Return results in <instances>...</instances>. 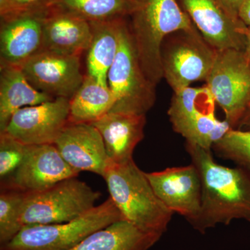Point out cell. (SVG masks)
<instances>
[{
	"label": "cell",
	"instance_id": "obj_19",
	"mask_svg": "<svg viewBox=\"0 0 250 250\" xmlns=\"http://www.w3.org/2000/svg\"><path fill=\"white\" fill-rule=\"evenodd\" d=\"M161 236L120 220L92 233L70 250H149Z\"/></svg>",
	"mask_w": 250,
	"mask_h": 250
},
{
	"label": "cell",
	"instance_id": "obj_9",
	"mask_svg": "<svg viewBox=\"0 0 250 250\" xmlns=\"http://www.w3.org/2000/svg\"><path fill=\"white\" fill-rule=\"evenodd\" d=\"M70 99L50 101L18 110L3 132L27 146L55 144L69 124Z\"/></svg>",
	"mask_w": 250,
	"mask_h": 250
},
{
	"label": "cell",
	"instance_id": "obj_26",
	"mask_svg": "<svg viewBox=\"0 0 250 250\" xmlns=\"http://www.w3.org/2000/svg\"><path fill=\"white\" fill-rule=\"evenodd\" d=\"M212 149L218 157L232 161L250 173V129L229 130Z\"/></svg>",
	"mask_w": 250,
	"mask_h": 250
},
{
	"label": "cell",
	"instance_id": "obj_23",
	"mask_svg": "<svg viewBox=\"0 0 250 250\" xmlns=\"http://www.w3.org/2000/svg\"><path fill=\"white\" fill-rule=\"evenodd\" d=\"M215 104L206 85L174 92L167 114L174 131L178 134L186 125L202 114L215 113Z\"/></svg>",
	"mask_w": 250,
	"mask_h": 250
},
{
	"label": "cell",
	"instance_id": "obj_7",
	"mask_svg": "<svg viewBox=\"0 0 250 250\" xmlns=\"http://www.w3.org/2000/svg\"><path fill=\"white\" fill-rule=\"evenodd\" d=\"M217 52L195 25L172 33L166 38L161 47L163 77L174 92L196 81H206Z\"/></svg>",
	"mask_w": 250,
	"mask_h": 250
},
{
	"label": "cell",
	"instance_id": "obj_14",
	"mask_svg": "<svg viewBox=\"0 0 250 250\" xmlns=\"http://www.w3.org/2000/svg\"><path fill=\"white\" fill-rule=\"evenodd\" d=\"M79 173L62 159L55 145L27 146L24 159L9 184L14 190L40 191Z\"/></svg>",
	"mask_w": 250,
	"mask_h": 250
},
{
	"label": "cell",
	"instance_id": "obj_15",
	"mask_svg": "<svg viewBox=\"0 0 250 250\" xmlns=\"http://www.w3.org/2000/svg\"><path fill=\"white\" fill-rule=\"evenodd\" d=\"M59 153L74 170L104 177L112 162L98 130L91 124L69 123L55 143Z\"/></svg>",
	"mask_w": 250,
	"mask_h": 250
},
{
	"label": "cell",
	"instance_id": "obj_17",
	"mask_svg": "<svg viewBox=\"0 0 250 250\" xmlns=\"http://www.w3.org/2000/svg\"><path fill=\"white\" fill-rule=\"evenodd\" d=\"M91 125L101 135L111 162L123 164L133 159L135 148L144 138L146 115L109 112Z\"/></svg>",
	"mask_w": 250,
	"mask_h": 250
},
{
	"label": "cell",
	"instance_id": "obj_10",
	"mask_svg": "<svg viewBox=\"0 0 250 250\" xmlns=\"http://www.w3.org/2000/svg\"><path fill=\"white\" fill-rule=\"evenodd\" d=\"M36 90L52 98L71 99L83 83L80 56L42 50L20 66Z\"/></svg>",
	"mask_w": 250,
	"mask_h": 250
},
{
	"label": "cell",
	"instance_id": "obj_22",
	"mask_svg": "<svg viewBox=\"0 0 250 250\" xmlns=\"http://www.w3.org/2000/svg\"><path fill=\"white\" fill-rule=\"evenodd\" d=\"M139 4V0H52L47 6L88 22H101L131 16Z\"/></svg>",
	"mask_w": 250,
	"mask_h": 250
},
{
	"label": "cell",
	"instance_id": "obj_28",
	"mask_svg": "<svg viewBox=\"0 0 250 250\" xmlns=\"http://www.w3.org/2000/svg\"><path fill=\"white\" fill-rule=\"evenodd\" d=\"M51 1L52 0H12L14 9L13 14L47 6Z\"/></svg>",
	"mask_w": 250,
	"mask_h": 250
},
{
	"label": "cell",
	"instance_id": "obj_24",
	"mask_svg": "<svg viewBox=\"0 0 250 250\" xmlns=\"http://www.w3.org/2000/svg\"><path fill=\"white\" fill-rule=\"evenodd\" d=\"M232 129L226 121H219L215 113H206L189 123L178 133L186 143L212 150L229 130Z\"/></svg>",
	"mask_w": 250,
	"mask_h": 250
},
{
	"label": "cell",
	"instance_id": "obj_31",
	"mask_svg": "<svg viewBox=\"0 0 250 250\" xmlns=\"http://www.w3.org/2000/svg\"><path fill=\"white\" fill-rule=\"evenodd\" d=\"M14 9L12 0H0V16L6 18L14 14Z\"/></svg>",
	"mask_w": 250,
	"mask_h": 250
},
{
	"label": "cell",
	"instance_id": "obj_6",
	"mask_svg": "<svg viewBox=\"0 0 250 250\" xmlns=\"http://www.w3.org/2000/svg\"><path fill=\"white\" fill-rule=\"evenodd\" d=\"M116 103L111 112L146 115L156 101V85L143 71L131 29L122 24L119 47L107 75Z\"/></svg>",
	"mask_w": 250,
	"mask_h": 250
},
{
	"label": "cell",
	"instance_id": "obj_25",
	"mask_svg": "<svg viewBox=\"0 0 250 250\" xmlns=\"http://www.w3.org/2000/svg\"><path fill=\"white\" fill-rule=\"evenodd\" d=\"M24 192L14 189L0 195V246L11 241L21 230Z\"/></svg>",
	"mask_w": 250,
	"mask_h": 250
},
{
	"label": "cell",
	"instance_id": "obj_5",
	"mask_svg": "<svg viewBox=\"0 0 250 250\" xmlns=\"http://www.w3.org/2000/svg\"><path fill=\"white\" fill-rule=\"evenodd\" d=\"M100 197V192L77 177L65 179L40 191L24 192L22 229L71 221L95 207Z\"/></svg>",
	"mask_w": 250,
	"mask_h": 250
},
{
	"label": "cell",
	"instance_id": "obj_30",
	"mask_svg": "<svg viewBox=\"0 0 250 250\" xmlns=\"http://www.w3.org/2000/svg\"><path fill=\"white\" fill-rule=\"evenodd\" d=\"M238 18L248 29L250 28V0H244L238 12Z\"/></svg>",
	"mask_w": 250,
	"mask_h": 250
},
{
	"label": "cell",
	"instance_id": "obj_8",
	"mask_svg": "<svg viewBox=\"0 0 250 250\" xmlns=\"http://www.w3.org/2000/svg\"><path fill=\"white\" fill-rule=\"evenodd\" d=\"M215 104L223 110L232 129L250 106V59L243 50H218L205 81Z\"/></svg>",
	"mask_w": 250,
	"mask_h": 250
},
{
	"label": "cell",
	"instance_id": "obj_12",
	"mask_svg": "<svg viewBox=\"0 0 250 250\" xmlns=\"http://www.w3.org/2000/svg\"><path fill=\"white\" fill-rule=\"evenodd\" d=\"M47 6L1 18V65L21 66L43 50V20Z\"/></svg>",
	"mask_w": 250,
	"mask_h": 250
},
{
	"label": "cell",
	"instance_id": "obj_29",
	"mask_svg": "<svg viewBox=\"0 0 250 250\" xmlns=\"http://www.w3.org/2000/svg\"><path fill=\"white\" fill-rule=\"evenodd\" d=\"M224 9L236 19L238 18V12L244 0H218Z\"/></svg>",
	"mask_w": 250,
	"mask_h": 250
},
{
	"label": "cell",
	"instance_id": "obj_13",
	"mask_svg": "<svg viewBox=\"0 0 250 250\" xmlns=\"http://www.w3.org/2000/svg\"><path fill=\"white\" fill-rule=\"evenodd\" d=\"M184 11L206 41L216 50L245 51L248 28L218 0H181Z\"/></svg>",
	"mask_w": 250,
	"mask_h": 250
},
{
	"label": "cell",
	"instance_id": "obj_1",
	"mask_svg": "<svg viewBox=\"0 0 250 250\" xmlns=\"http://www.w3.org/2000/svg\"><path fill=\"white\" fill-rule=\"evenodd\" d=\"M191 164L202 182L200 216L192 228L205 233L219 224L233 220L250 223V173L242 167H229L215 162L210 149L186 143Z\"/></svg>",
	"mask_w": 250,
	"mask_h": 250
},
{
	"label": "cell",
	"instance_id": "obj_4",
	"mask_svg": "<svg viewBox=\"0 0 250 250\" xmlns=\"http://www.w3.org/2000/svg\"><path fill=\"white\" fill-rule=\"evenodd\" d=\"M123 220L111 197L67 223L24 228L0 250H70L87 236Z\"/></svg>",
	"mask_w": 250,
	"mask_h": 250
},
{
	"label": "cell",
	"instance_id": "obj_21",
	"mask_svg": "<svg viewBox=\"0 0 250 250\" xmlns=\"http://www.w3.org/2000/svg\"><path fill=\"white\" fill-rule=\"evenodd\" d=\"M115 103L114 95L108 85L87 75L70 100L69 123L92 124L111 112Z\"/></svg>",
	"mask_w": 250,
	"mask_h": 250
},
{
	"label": "cell",
	"instance_id": "obj_2",
	"mask_svg": "<svg viewBox=\"0 0 250 250\" xmlns=\"http://www.w3.org/2000/svg\"><path fill=\"white\" fill-rule=\"evenodd\" d=\"M103 178L123 220L147 232H166L174 213L156 195L134 159L123 164L112 163Z\"/></svg>",
	"mask_w": 250,
	"mask_h": 250
},
{
	"label": "cell",
	"instance_id": "obj_32",
	"mask_svg": "<svg viewBox=\"0 0 250 250\" xmlns=\"http://www.w3.org/2000/svg\"><path fill=\"white\" fill-rule=\"evenodd\" d=\"M243 128L250 129V106L245 113L244 116L242 118L237 129H242Z\"/></svg>",
	"mask_w": 250,
	"mask_h": 250
},
{
	"label": "cell",
	"instance_id": "obj_11",
	"mask_svg": "<svg viewBox=\"0 0 250 250\" xmlns=\"http://www.w3.org/2000/svg\"><path fill=\"white\" fill-rule=\"evenodd\" d=\"M146 174L163 203L193 226L202 206V182L196 167L190 164Z\"/></svg>",
	"mask_w": 250,
	"mask_h": 250
},
{
	"label": "cell",
	"instance_id": "obj_16",
	"mask_svg": "<svg viewBox=\"0 0 250 250\" xmlns=\"http://www.w3.org/2000/svg\"><path fill=\"white\" fill-rule=\"evenodd\" d=\"M92 37L88 21L47 6L43 20V50L80 56L89 48Z\"/></svg>",
	"mask_w": 250,
	"mask_h": 250
},
{
	"label": "cell",
	"instance_id": "obj_20",
	"mask_svg": "<svg viewBox=\"0 0 250 250\" xmlns=\"http://www.w3.org/2000/svg\"><path fill=\"white\" fill-rule=\"evenodd\" d=\"M123 18L89 22L92 37L87 50L86 67L88 76L103 84H107L108 70L116 59L119 47L120 34Z\"/></svg>",
	"mask_w": 250,
	"mask_h": 250
},
{
	"label": "cell",
	"instance_id": "obj_18",
	"mask_svg": "<svg viewBox=\"0 0 250 250\" xmlns=\"http://www.w3.org/2000/svg\"><path fill=\"white\" fill-rule=\"evenodd\" d=\"M36 90L17 65L0 67V132H3L11 117L18 110L54 100Z\"/></svg>",
	"mask_w": 250,
	"mask_h": 250
},
{
	"label": "cell",
	"instance_id": "obj_33",
	"mask_svg": "<svg viewBox=\"0 0 250 250\" xmlns=\"http://www.w3.org/2000/svg\"><path fill=\"white\" fill-rule=\"evenodd\" d=\"M245 52L248 58L250 59V28L248 29V35H247V45Z\"/></svg>",
	"mask_w": 250,
	"mask_h": 250
},
{
	"label": "cell",
	"instance_id": "obj_27",
	"mask_svg": "<svg viewBox=\"0 0 250 250\" xmlns=\"http://www.w3.org/2000/svg\"><path fill=\"white\" fill-rule=\"evenodd\" d=\"M27 145L6 132H0V178L9 182L24 159Z\"/></svg>",
	"mask_w": 250,
	"mask_h": 250
},
{
	"label": "cell",
	"instance_id": "obj_3",
	"mask_svg": "<svg viewBox=\"0 0 250 250\" xmlns=\"http://www.w3.org/2000/svg\"><path fill=\"white\" fill-rule=\"evenodd\" d=\"M133 16L131 33L141 66L155 85L163 77L161 47L172 33L191 29L194 24L177 0H139Z\"/></svg>",
	"mask_w": 250,
	"mask_h": 250
}]
</instances>
